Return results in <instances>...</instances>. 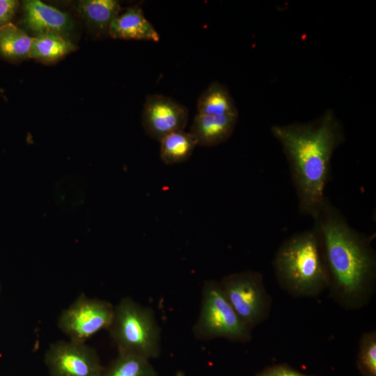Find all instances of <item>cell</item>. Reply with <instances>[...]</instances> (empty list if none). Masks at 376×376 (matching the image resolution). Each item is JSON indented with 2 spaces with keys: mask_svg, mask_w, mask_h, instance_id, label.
<instances>
[{
  "mask_svg": "<svg viewBox=\"0 0 376 376\" xmlns=\"http://www.w3.org/2000/svg\"><path fill=\"white\" fill-rule=\"evenodd\" d=\"M314 220L330 296L346 310L366 306L374 295L376 285V258L370 240L354 230L327 198Z\"/></svg>",
  "mask_w": 376,
  "mask_h": 376,
  "instance_id": "1",
  "label": "cell"
},
{
  "mask_svg": "<svg viewBox=\"0 0 376 376\" xmlns=\"http://www.w3.org/2000/svg\"><path fill=\"white\" fill-rule=\"evenodd\" d=\"M272 132L289 162L299 210L314 219L326 198L332 155L344 139L342 125L327 110L311 123L274 125Z\"/></svg>",
  "mask_w": 376,
  "mask_h": 376,
  "instance_id": "2",
  "label": "cell"
},
{
  "mask_svg": "<svg viewBox=\"0 0 376 376\" xmlns=\"http://www.w3.org/2000/svg\"><path fill=\"white\" fill-rule=\"evenodd\" d=\"M273 267L279 286L294 297H315L328 288V274L315 228L295 233L277 249Z\"/></svg>",
  "mask_w": 376,
  "mask_h": 376,
  "instance_id": "3",
  "label": "cell"
},
{
  "mask_svg": "<svg viewBox=\"0 0 376 376\" xmlns=\"http://www.w3.org/2000/svg\"><path fill=\"white\" fill-rule=\"evenodd\" d=\"M118 354L148 360L159 356L161 331L153 311L126 297L114 306L108 329Z\"/></svg>",
  "mask_w": 376,
  "mask_h": 376,
  "instance_id": "4",
  "label": "cell"
},
{
  "mask_svg": "<svg viewBox=\"0 0 376 376\" xmlns=\"http://www.w3.org/2000/svg\"><path fill=\"white\" fill-rule=\"evenodd\" d=\"M193 334L203 340L223 338L244 343L252 338L251 330L238 317L219 282L214 280H207L203 284L200 313Z\"/></svg>",
  "mask_w": 376,
  "mask_h": 376,
  "instance_id": "5",
  "label": "cell"
},
{
  "mask_svg": "<svg viewBox=\"0 0 376 376\" xmlns=\"http://www.w3.org/2000/svg\"><path fill=\"white\" fill-rule=\"evenodd\" d=\"M219 283L230 306L250 330L269 318L272 299L260 272L232 273L224 276Z\"/></svg>",
  "mask_w": 376,
  "mask_h": 376,
  "instance_id": "6",
  "label": "cell"
},
{
  "mask_svg": "<svg viewBox=\"0 0 376 376\" xmlns=\"http://www.w3.org/2000/svg\"><path fill=\"white\" fill-rule=\"evenodd\" d=\"M113 309L109 301L90 298L82 293L62 311L58 326L70 340L86 343L98 331L109 328Z\"/></svg>",
  "mask_w": 376,
  "mask_h": 376,
  "instance_id": "7",
  "label": "cell"
},
{
  "mask_svg": "<svg viewBox=\"0 0 376 376\" xmlns=\"http://www.w3.org/2000/svg\"><path fill=\"white\" fill-rule=\"evenodd\" d=\"M44 361L50 376H100L104 368L93 348L71 340L51 344Z\"/></svg>",
  "mask_w": 376,
  "mask_h": 376,
  "instance_id": "8",
  "label": "cell"
},
{
  "mask_svg": "<svg viewBox=\"0 0 376 376\" xmlns=\"http://www.w3.org/2000/svg\"><path fill=\"white\" fill-rule=\"evenodd\" d=\"M188 119V109L171 97L154 94L146 98L142 124L152 139L159 141L170 133L184 130Z\"/></svg>",
  "mask_w": 376,
  "mask_h": 376,
  "instance_id": "9",
  "label": "cell"
},
{
  "mask_svg": "<svg viewBox=\"0 0 376 376\" xmlns=\"http://www.w3.org/2000/svg\"><path fill=\"white\" fill-rule=\"evenodd\" d=\"M23 30L34 36L57 33L68 38L74 29L72 17L65 12L39 0L22 2Z\"/></svg>",
  "mask_w": 376,
  "mask_h": 376,
  "instance_id": "10",
  "label": "cell"
},
{
  "mask_svg": "<svg viewBox=\"0 0 376 376\" xmlns=\"http://www.w3.org/2000/svg\"><path fill=\"white\" fill-rule=\"evenodd\" d=\"M108 34L114 39L154 42H158L160 39L152 24L138 6L130 7L119 14L111 22Z\"/></svg>",
  "mask_w": 376,
  "mask_h": 376,
  "instance_id": "11",
  "label": "cell"
},
{
  "mask_svg": "<svg viewBox=\"0 0 376 376\" xmlns=\"http://www.w3.org/2000/svg\"><path fill=\"white\" fill-rule=\"evenodd\" d=\"M238 115L208 116L197 113L190 133L198 146L211 147L226 141L233 134Z\"/></svg>",
  "mask_w": 376,
  "mask_h": 376,
  "instance_id": "12",
  "label": "cell"
},
{
  "mask_svg": "<svg viewBox=\"0 0 376 376\" xmlns=\"http://www.w3.org/2000/svg\"><path fill=\"white\" fill-rule=\"evenodd\" d=\"M80 17L97 33H108L113 20L120 14V6L116 0H83L77 3Z\"/></svg>",
  "mask_w": 376,
  "mask_h": 376,
  "instance_id": "13",
  "label": "cell"
},
{
  "mask_svg": "<svg viewBox=\"0 0 376 376\" xmlns=\"http://www.w3.org/2000/svg\"><path fill=\"white\" fill-rule=\"evenodd\" d=\"M75 49V45L69 38L57 33H45L33 37L30 58L42 63H51Z\"/></svg>",
  "mask_w": 376,
  "mask_h": 376,
  "instance_id": "14",
  "label": "cell"
},
{
  "mask_svg": "<svg viewBox=\"0 0 376 376\" xmlns=\"http://www.w3.org/2000/svg\"><path fill=\"white\" fill-rule=\"evenodd\" d=\"M198 113L208 116L238 115L228 88L214 81L201 94L197 101Z\"/></svg>",
  "mask_w": 376,
  "mask_h": 376,
  "instance_id": "15",
  "label": "cell"
},
{
  "mask_svg": "<svg viewBox=\"0 0 376 376\" xmlns=\"http://www.w3.org/2000/svg\"><path fill=\"white\" fill-rule=\"evenodd\" d=\"M33 41L22 29L12 22L0 27V56L10 62H19L30 58Z\"/></svg>",
  "mask_w": 376,
  "mask_h": 376,
  "instance_id": "16",
  "label": "cell"
},
{
  "mask_svg": "<svg viewBox=\"0 0 376 376\" xmlns=\"http://www.w3.org/2000/svg\"><path fill=\"white\" fill-rule=\"evenodd\" d=\"M159 142L160 157L163 162L168 165L187 161L198 146L194 136L185 130L170 133Z\"/></svg>",
  "mask_w": 376,
  "mask_h": 376,
  "instance_id": "17",
  "label": "cell"
},
{
  "mask_svg": "<svg viewBox=\"0 0 376 376\" xmlns=\"http://www.w3.org/2000/svg\"><path fill=\"white\" fill-rule=\"evenodd\" d=\"M100 376H157L150 360L141 357L118 354Z\"/></svg>",
  "mask_w": 376,
  "mask_h": 376,
  "instance_id": "18",
  "label": "cell"
},
{
  "mask_svg": "<svg viewBox=\"0 0 376 376\" xmlns=\"http://www.w3.org/2000/svg\"><path fill=\"white\" fill-rule=\"evenodd\" d=\"M357 365L363 376H376V331L363 333L359 342Z\"/></svg>",
  "mask_w": 376,
  "mask_h": 376,
  "instance_id": "19",
  "label": "cell"
},
{
  "mask_svg": "<svg viewBox=\"0 0 376 376\" xmlns=\"http://www.w3.org/2000/svg\"><path fill=\"white\" fill-rule=\"evenodd\" d=\"M256 376H309L303 374L286 364H277L267 367Z\"/></svg>",
  "mask_w": 376,
  "mask_h": 376,
  "instance_id": "20",
  "label": "cell"
},
{
  "mask_svg": "<svg viewBox=\"0 0 376 376\" xmlns=\"http://www.w3.org/2000/svg\"><path fill=\"white\" fill-rule=\"evenodd\" d=\"M18 7V1L0 0V27L11 22Z\"/></svg>",
  "mask_w": 376,
  "mask_h": 376,
  "instance_id": "21",
  "label": "cell"
},
{
  "mask_svg": "<svg viewBox=\"0 0 376 376\" xmlns=\"http://www.w3.org/2000/svg\"><path fill=\"white\" fill-rule=\"evenodd\" d=\"M176 376H185V374H184L183 372L178 371V372L176 373Z\"/></svg>",
  "mask_w": 376,
  "mask_h": 376,
  "instance_id": "22",
  "label": "cell"
}]
</instances>
